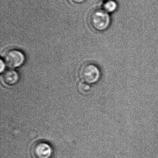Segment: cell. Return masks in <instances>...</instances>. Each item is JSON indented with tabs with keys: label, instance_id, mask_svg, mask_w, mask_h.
I'll list each match as a JSON object with an SVG mask.
<instances>
[{
	"label": "cell",
	"instance_id": "cell-1",
	"mask_svg": "<svg viewBox=\"0 0 158 158\" xmlns=\"http://www.w3.org/2000/svg\"><path fill=\"white\" fill-rule=\"evenodd\" d=\"M89 23L94 29L102 31L107 29L110 23V17L107 12L102 10L93 11L89 15Z\"/></svg>",
	"mask_w": 158,
	"mask_h": 158
},
{
	"label": "cell",
	"instance_id": "cell-2",
	"mask_svg": "<svg viewBox=\"0 0 158 158\" xmlns=\"http://www.w3.org/2000/svg\"><path fill=\"white\" fill-rule=\"evenodd\" d=\"M79 76L83 82L87 84H94L99 79L100 72L95 64H85L80 68Z\"/></svg>",
	"mask_w": 158,
	"mask_h": 158
},
{
	"label": "cell",
	"instance_id": "cell-3",
	"mask_svg": "<svg viewBox=\"0 0 158 158\" xmlns=\"http://www.w3.org/2000/svg\"><path fill=\"white\" fill-rule=\"evenodd\" d=\"M52 153L51 146L44 141H37L31 148V153L34 158H50Z\"/></svg>",
	"mask_w": 158,
	"mask_h": 158
},
{
	"label": "cell",
	"instance_id": "cell-4",
	"mask_svg": "<svg viewBox=\"0 0 158 158\" xmlns=\"http://www.w3.org/2000/svg\"><path fill=\"white\" fill-rule=\"evenodd\" d=\"M4 61L10 68H16L23 64L25 61L24 54L20 51L12 49L7 52L4 55Z\"/></svg>",
	"mask_w": 158,
	"mask_h": 158
},
{
	"label": "cell",
	"instance_id": "cell-5",
	"mask_svg": "<svg viewBox=\"0 0 158 158\" xmlns=\"http://www.w3.org/2000/svg\"><path fill=\"white\" fill-rule=\"evenodd\" d=\"M4 82L9 85H14L19 81V77L17 72L14 70L6 71L3 76Z\"/></svg>",
	"mask_w": 158,
	"mask_h": 158
},
{
	"label": "cell",
	"instance_id": "cell-6",
	"mask_svg": "<svg viewBox=\"0 0 158 158\" xmlns=\"http://www.w3.org/2000/svg\"><path fill=\"white\" fill-rule=\"evenodd\" d=\"M117 4L113 1L107 2L104 5V9L105 11L112 12L116 10Z\"/></svg>",
	"mask_w": 158,
	"mask_h": 158
},
{
	"label": "cell",
	"instance_id": "cell-7",
	"mask_svg": "<svg viewBox=\"0 0 158 158\" xmlns=\"http://www.w3.org/2000/svg\"><path fill=\"white\" fill-rule=\"evenodd\" d=\"M78 89L83 93H86L90 90V86L87 83L84 82H80L78 85Z\"/></svg>",
	"mask_w": 158,
	"mask_h": 158
},
{
	"label": "cell",
	"instance_id": "cell-8",
	"mask_svg": "<svg viewBox=\"0 0 158 158\" xmlns=\"http://www.w3.org/2000/svg\"><path fill=\"white\" fill-rule=\"evenodd\" d=\"M4 69H5V65L2 60H1V72L2 73L4 71Z\"/></svg>",
	"mask_w": 158,
	"mask_h": 158
},
{
	"label": "cell",
	"instance_id": "cell-9",
	"mask_svg": "<svg viewBox=\"0 0 158 158\" xmlns=\"http://www.w3.org/2000/svg\"><path fill=\"white\" fill-rule=\"evenodd\" d=\"M71 1L75 3H81L84 1L85 0H71Z\"/></svg>",
	"mask_w": 158,
	"mask_h": 158
}]
</instances>
